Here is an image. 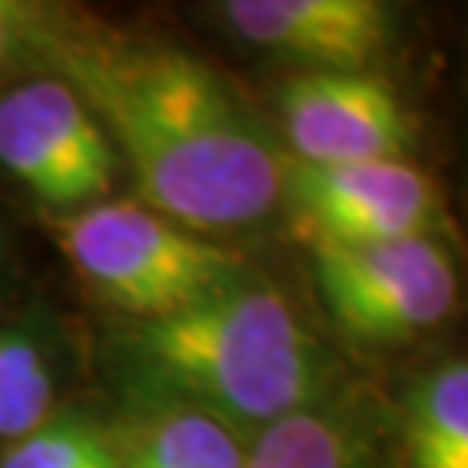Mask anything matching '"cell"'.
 Returning <instances> with one entry per match:
<instances>
[{
	"label": "cell",
	"mask_w": 468,
	"mask_h": 468,
	"mask_svg": "<svg viewBox=\"0 0 468 468\" xmlns=\"http://www.w3.org/2000/svg\"><path fill=\"white\" fill-rule=\"evenodd\" d=\"M42 63L98 115L139 201L177 226L229 233L282 201L288 164L201 59L77 15Z\"/></svg>",
	"instance_id": "1"
},
{
	"label": "cell",
	"mask_w": 468,
	"mask_h": 468,
	"mask_svg": "<svg viewBox=\"0 0 468 468\" xmlns=\"http://www.w3.org/2000/svg\"><path fill=\"white\" fill-rule=\"evenodd\" d=\"M133 347L164 382L222 423L271 427L316 406L326 365L274 284L233 282L185 313L139 323Z\"/></svg>",
	"instance_id": "2"
},
{
	"label": "cell",
	"mask_w": 468,
	"mask_h": 468,
	"mask_svg": "<svg viewBox=\"0 0 468 468\" xmlns=\"http://www.w3.org/2000/svg\"><path fill=\"white\" fill-rule=\"evenodd\" d=\"M52 239L104 302L139 323L185 313L239 282L243 257L177 226L139 198H104L49 216Z\"/></svg>",
	"instance_id": "3"
},
{
	"label": "cell",
	"mask_w": 468,
	"mask_h": 468,
	"mask_svg": "<svg viewBox=\"0 0 468 468\" xmlns=\"http://www.w3.org/2000/svg\"><path fill=\"white\" fill-rule=\"evenodd\" d=\"M309 257L334 319L371 344L417 340L458 305V268L437 236L371 247L309 243Z\"/></svg>",
	"instance_id": "4"
},
{
	"label": "cell",
	"mask_w": 468,
	"mask_h": 468,
	"mask_svg": "<svg viewBox=\"0 0 468 468\" xmlns=\"http://www.w3.org/2000/svg\"><path fill=\"white\" fill-rule=\"evenodd\" d=\"M0 167L59 216L108 198L122 160L67 80L32 77L0 90Z\"/></svg>",
	"instance_id": "5"
},
{
	"label": "cell",
	"mask_w": 468,
	"mask_h": 468,
	"mask_svg": "<svg viewBox=\"0 0 468 468\" xmlns=\"http://www.w3.org/2000/svg\"><path fill=\"white\" fill-rule=\"evenodd\" d=\"M284 191L305 243L371 247L434 236L441 195L431 174L399 160H365L344 167L288 164Z\"/></svg>",
	"instance_id": "6"
},
{
	"label": "cell",
	"mask_w": 468,
	"mask_h": 468,
	"mask_svg": "<svg viewBox=\"0 0 468 468\" xmlns=\"http://www.w3.org/2000/svg\"><path fill=\"white\" fill-rule=\"evenodd\" d=\"M278 112L292 164L305 167L399 160L413 139L396 87L371 69H309L282 87Z\"/></svg>",
	"instance_id": "7"
},
{
	"label": "cell",
	"mask_w": 468,
	"mask_h": 468,
	"mask_svg": "<svg viewBox=\"0 0 468 468\" xmlns=\"http://www.w3.org/2000/svg\"><path fill=\"white\" fill-rule=\"evenodd\" d=\"M222 21L243 42L313 69H371L392 46V11L378 0H229Z\"/></svg>",
	"instance_id": "8"
},
{
	"label": "cell",
	"mask_w": 468,
	"mask_h": 468,
	"mask_svg": "<svg viewBox=\"0 0 468 468\" xmlns=\"http://www.w3.org/2000/svg\"><path fill=\"white\" fill-rule=\"evenodd\" d=\"M122 468H247V444L198 406H167L133 431Z\"/></svg>",
	"instance_id": "9"
},
{
	"label": "cell",
	"mask_w": 468,
	"mask_h": 468,
	"mask_svg": "<svg viewBox=\"0 0 468 468\" xmlns=\"http://www.w3.org/2000/svg\"><path fill=\"white\" fill-rule=\"evenodd\" d=\"M247 468H375V454L354 420L309 406L264 427L247 448Z\"/></svg>",
	"instance_id": "10"
},
{
	"label": "cell",
	"mask_w": 468,
	"mask_h": 468,
	"mask_svg": "<svg viewBox=\"0 0 468 468\" xmlns=\"http://www.w3.org/2000/svg\"><path fill=\"white\" fill-rule=\"evenodd\" d=\"M410 468H468V368H434L410 402Z\"/></svg>",
	"instance_id": "11"
},
{
	"label": "cell",
	"mask_w": 468,
	"mask_h": 468,
	"mask_svg": "<svg viewBox=\"0 0 468 468\" xmlns=\"http://www.w3.org/2000/svg\"><path fill=\"white\" fill-rule=\"evenodd\" d=\"M56 378L46 351L17 334H0V444H15L52 417Z\"/></svg>",
	"instance_id": "12"
},
{
	"label": "cell",
	"mask_w": 468,
	"mask_h": 468,
	"mask_svg": "<svg viewBox=\"0 0 468 468\" xmlns=\"http://www.w3.org/2000/svg\"><path fill=\"white\" fill-rule=\"evenodd\" d=\"M122 448L94 423L49 417L38 431L7 444L0 468H122Z\"/></svg>",
	"instance_id": "13"
},
{
	"label": "cell",
	"mask_w": 468,
	"mask_h": 468,
	"mask_svg": "<svg viewBox=\"0 0 468 468\" xmlns=\"http://www.w3.org/2000/svg\"><path fill=\"white\" fill-rule=\"evenodd\" d=\"M77 21L63 7L35 4V0H0V73L46 59V52L56 46V38Z\"/></svg>",
	"instance_id": "14"
}]
</instances>
